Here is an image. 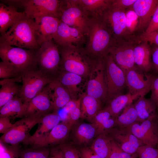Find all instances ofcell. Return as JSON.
<instances>
[{"label": "cell", "instance_id": "4fadbf2b", "mask_svg": "<svg viewBox=\"0 0 158 158\" xmlns=\"http://www.w3.org/2000/svg\"><path fill=\"white\" fill-rule=\"evenodd\" d=\"M61 1L22 0L21 7L24 8V11L27 16L32 19L44 16L58 18Z\"/></svg>", "mask_w": 158, "mask_h": 158}, {"label": "cell", "instance_id": "e0dca14e", "mask_svg": "<svg viewBox=\"0 0 158 158\" xmlns=\"http://www.w3.org/2000/svg\"><path fill=\"white\" fill-rule=\"evenodd\" d=\"M86 37L78 29L71 27L60 20L53 40L58 46L73 45L84 47Z\"/></svg>", "mask_w": 158, "mask_h": 158}, {"label": "cell", "instance_id": "277c9868", "mask_svg": "<svg viewBox=\"0 0 158 158\" xmlns=\"http://www.w3.org/2000/svg\"><path fill=\"white\" fill-rule=\"evenodd\" d=\"M0 57L20 76L38 69L35 51L0 44Z\"/></svg>", "mask_w": 158, "mask_h": 158}, {"label": "cell", "instance_id": "cb8c5ba5", "mask_svg": "<svg viewBox=\"0 0 158 158\" xmlns=\"http://www.w3.org/2000/svg\"><path fill=\"white\" fill-rule=\"evenodd\" d=\"M53 111L57 112L71 100L66 89L56 78L48 84Z\"/></svg>", "mask_w": 158, "mask_h": 158}, {"label": "cell", "instance_id": "f35d334b", "mask_svg": "<svg viewBox=\"0 0 158 158\" xmlns=\"http://www.w3.org/2000/svg\"><path fill=\"white\" fill-rule=\"evenodd\" d=\"M136 153L139 158H158V150L152 146L144 145L140 147Z\"/></svg>", "mask_w": 158, "mask_h": 158}, {"label": "cell", "instance_id": "7c38bea8", "mask_svg": "<svg viewBox=\"0 0 158 158\" xmlns=\"http://www.w3.org/2000/svg\"><path fill=\"white\" fill-rule=\"evenodd\" d=\"M85 93L102 103H106L107 88L103 59L98 62L92 71L87 82Z\"/></svg>", "mask_w": 158, "mask_h": 158}, {"label": "cell", "instance_id": "7bdbcfd3", "mask_svg": "<svg viewBox=\"0 0 158 158\" xmlns=\"http://www.w3.org/2000/svg\"><path fill=\"white\" fill-rule=\"evenodd\" d=\"M20 76L11 67L3 61L0 62V78L4 79Z\"/></svg>", "mask_w": 158, "mask_h": 158}, {"label": "cell", "instance_id": "d4e9b609", "mask_svg": "<svg viewBox=\"0 0 158 158\" xmlns=\"http://www.w3.org/2000/svg\"><path fill=\"white\" fill-rule=\"evenodd\" d=\"M133 56L135 64L140 70L147 73L153 69L151 48L147 42H137L134 48Z\"/></svg>", "mask_w": 158, "mask_h": 158}, {"label": "cell", "instance_id": "74e56055", "mask_svg": "<svg viewBox=\"0 0 158 158\" xmlns=\"http://www.w3.org/2000/svg\"><path fill=\"white\" fill-rule=\"evenodd\" d=\"M0 158H19V148L18 146L6 145L1 142Z\"/></svg>", "mask_w": 158, "mask_h": 158}, {"label": "cell", "instance_id": "3957f363", "mask_svg": "<svg viewBox=\"0 0 158 158\" xmlns=\"http://www.w3.org/2000/svg\"><path fill=\"white\" fill-rule=\"evenodd\" d=\"M35 22L25 15L0 37V44L15 46L36 51L40 46L37 42Z\"/></svg>", "mask_w": 158, "mask_h": 158}, {"label": "cell", "instance_id": "f5cc1de1", "mask_svg": "<svg viewBox=\"0 0 158 158\" xmlns=\"http://www.w3.org/2000/svg\"><path fill=\"white\" fill-rule=\"evenodd\" d=\"M48 158H65L63 153L59 145L51 148Z\"/></svg>", "mask_w": 158, "mask_h": 158}, {"label": "cell", "instance_id": "52a82bcc", "mask_svg": "<svg viewBox=\"0 0 158 158\" xmlns=\"http://www.w3.org/2000/svg\"><path fill=\"white\" fill-rule=\"evenodd\" d=\"M103 63L107 88V104L116 97L123 94L126 86V74L109 54L103 59Z\"/></svg>", "mask_w": 158, "mask_h": 158}, {"label": "cell", "instance_id": "5bb4252c", "mask_svg": "<svg viewBox=\"0 0 158 158\" xmlns=\"http://www.w3.org/2000/svg\"><path fill=\"white\" fill-rule=\"evenodd\" d=\"M156 118L157 116L141 122H135L129 127L132 133L145 145L155 148L158 143V124Z\"/></svg>", "mask_w": 158, "mask_h": 158}, {"label": "cell", "instance_id": "8fae6325", "mask_svg": "<svg viewBox=\"0 0 158 158\" xmlns=\"http://www.w3.org/2000/svg\"><path fill=\"white\" fill-rule=\"evenodd\" d=\"M126 11L116 8L110 4L101 15L111 32L113 40L132 39L129 37L127 32Z\"/></svg>", "mask_w": 158, "mask_h": 158}, {"label": "cell", "instance_id": "f546056e", "mask_svg": "<svg viewBox=\"0 0 158 158\" xmlns=\"http://www.w3.org/2000/svg\"><path fill=\"white\" fill-rule=\"evenodd\" d=\"M103 103L84 93L81 97L80 118L90 121L103 108Z\"/></svg>", "mask_w": 158, "mask_h": 158}, {"label": "cell", "instance_id": "4dcf8cb0", "mask_svg": "<svg viewBox=\"0 0 158 158\" xmlns=\"http://www.w3.org/2000/svg\"><path fill=\"white\" fill-rule=\"evenodd\" d=\"M25 109L21 99L16 95L0 108V117L23 118Z\"/></svg>", "mask_w": 158, "mask_h": 158}, {"label": "cell", "instance_id": "ffe728a7", "mask_svg": "<svg viewBox=\"0 0 158 158\" xmlns=\"http://www.w3.org/2000/svg\"><path fill=\"white\" fill-rule=\"evenodd\" d=\"M72 128L64 121L60 123L47 135L32 144L31 148H49L54 145L63 143Z\"/></svg>", "mask_w": 158, "mask_h": 158}, {"label": "cell", "instance_id": "b9f144b4", "mask_svg": "<svg viewBox=\"0 0 158 158\" xmlns=\"http://www.w3.org/2000/svg\"><path fill=\"white\" fill-rule=\"evenodd\" d=\"M112 117H113L109 111L104 107L100 110L90 121L97 128Z\"/></svg>", "mask_w": 158, "mask_h": 158}, {"label": "cell", "instance_id": "7402d4cb", "mask_svg": "<svg viewBox=\"0 0 158 158\" xmlns=\"http://www.w3.org/2000/svg\"><path fill=\"white\" fill-rule=\"evenodd\" d=\"M61 119V117L57 112L54 111L42 116L36 131L32 135H30L23 143L31 145L41 139L59 123Z\"/></svg>", "mask_w": 158, "mask_h": 158}, {"label": "cell", "instance_id": "1f68e13d", "mask_svg": "<svg viewBox=\"0 0 158 158\" xmlns=\"http://www.w3.org/2000/svg\"><path fill=\"white\" fill-rule=\"evenodd\" d=\"M90 18L101 16L110 5L111 0H75Z\"/></svg>", "mask_w": 158, "mask_h": 158}, {"label": "cell", "instance_id": "8992f818", "mask_svg": "<svg viewBox=\"0 0 158 158\" xmlns=\"http://www.w3.org/2000/svg\"><path fill=\"white\" fill-rule=\"evenodd\" d=\"M54 78L39 69L27 71L22 75V85L17 95L21 99L26 107L30 100Z\"/></svg>", "mask_w": 158, "mask_h": 158}, {"label": "cell", "instance_id": "ab89813d", "mask_svg": "<svg viewBox=\"0 0 158 158\" xmlns=\"http://www.w3.org/2000/svg\"><path fill=\"white\" fill-rule=\"evenodd\" d=\"M136 153L130 154L122 150L115 142L113 139L111 145V151L109 158H138Z\"/></svg>", "mask_w": 158, "mask_h": 158}, {"label": "cell", "instance_id": "9c48e42d", "mask_svg": "<svg viewBox=\"0 0 158 158\" xmlns=\"http://www.w3.org/2000/svg\"><path fill=\"white\" fill-rule=\"evenodd\" d=\"M137 42L134 39L113 40L109 54L115 63L125 74L136 67L134 59V48Z\"/></svg>", "mask_w": 158, "mask_h": 158}, {"label": "cell", "instance_id": "83f0119b", "mask_svg": "<svg viewBox=\"0 0 158 158\" xmlns=\"http://www.w3.org/2000/svg\"><path fill=\"white\" fill-rule=\"evenodd\" d=\"M147 93L146 92H142L132 95L128 92L121 95L107 103L104 107L109 111L112 116L116 118L127 105L133 102L134 100L140 97L145 96Z\"/></svg>", "mask_w": 158, "mask_h": 158}, {"label": "cell", "instance_id": "2e32d148", "mask_svg": "<svg viewBox=\"0 0 158 158\" xmlns=\"http://www.w3.org/2000/svg\"><path fill=\"white\" fill-rule=\"evenodd\" d=\"M126 86L132 95L142 92L148 93L151 91L155 76L144 72L138 67L131 69L126 73Z\"/></svg>", "mask_w": 158, "mask_h": 158}, {"label": "cell", "instance_id": "5b68a950", "mask_svg": "<svg viewBox=\"0 0 158 158\" xmlns=\"http://www.w3.org/2000/svg\"><path fill=\"white\" fill-rule=\"evenodd\" d=\"M58 18L69 26L78 29L86 37L90 18L75 0L61 1Z\"/></svg>", "mask_w": 158, "mask_h": 158}, {"label": "cell", "instance_id": "ee69618b", "mask_svg": "<svg viewBox=\"0 0 158 158\" xmlns=\"http://www.w3.org/2000/svg\"><path fill=\"white\" fill-rule=\"evenodd\" d=\"M80 103L70 113L67 114L66 118L64 121L71 127L76 123L79 118H80Z\"/></svg>", "mask_w": 158, "mask_h": 158}, {"label": "cell", "instance_id": "bcb514c9", "mask_svg": "<svg viewBox=\"0 0 158 158\" xmlns=\"http://www.w3.org/2000/svg\"><path fill=\"white\" fill-rule=\"evenodd\" d=\"M136 0H111L110 5L117 9L126 11L131 8Z\"/></svg>", "mask_w": 158, "mask_h": 158}, {"label": "cell", "instance_id": "11a10c76", "mask_svg": "<svg viewBox=\"0 0 158 158\" xmlns=\"http://www.w3.org/2000/svg\"><path fill=\"white\" fill-rule=\"evenodd\" d=\"M157 122L158 124V113H157Z\"/></svg>", "mask_w": 158, "mask_h": 158}, {"label": "cell", "instance_id": "f1b7e54d", "mask_svg": "<svg viewBox=\"0 0 158 158\" xmlns=\"http://www.w3.org/2000/svg\"><path fill=\"white\" fill-rule=\"evenodd\" d=\"M133 104L138 115V122L143 121L157 115V107L150 98L141 96Z\"/></svg>", "mask_w": 158, "mask_h": 158}, {"label": "cell", "instance_id": "4316f807", "mask_svg": "<svg viewBox=\"0 0 158 158\" xmlns=\"http://www.w3.org/2000/svg\"><path fill=\"white\" fill-rule=\"evenodd\" d=\"M75 126L72 132V138L78 146L86 145L98 135L97 127L93 123H82Z\"/></svg>", "mask_w": 158, "mask_h": 158}, {"label": "cell", "instance_id": "9f6ffc18", "mask_svg": "<svg viewBox=\"0 0 158 158\" xmlns=\"http://www.w3.org/2000/svg\"><path fill=\"white\" fill-rule=\"evenodd\" d=\"M157 149L158 150V144H157Z\"/></svg>", "mask_w": 158, "mask_h": 158}, {"label": "cell", "instance_id": "f907efd6", "mask_svg": "<svg viewBox=\"0 0 158 158\" xmlns=\"http://www.w3.org/2000/svg\"><path fill=\"white\" fill-rule=\"evenodd\" d=\"M79 150L82 158H101L90 147H83Z\"/></svg>", "mask_w": 158, "mask_h": 158}, {"label": "cell", "instance_id": "7a4b0ae2", "mask_svg": "<svg viewBox=\"0 0 158 158\" xmlns=\"http://www.w3.org/2000/svg\"><path fill=\"white\" fill-rule=\"evenodd\" d=\"M58 47L61 56L59 71L72 73L88 80L99 61H96L91 58L84 47L71 45Z\"/></svg>", "mask_w": 158, "mask_h": 158}, {"label": "cell", "instance_id": "836d02e7", "mask_svg": "<svg viewBox=\"0 0 158 158\" xmlns=\"http://www.w3.org/2000/svg\"><path fill=\"white\" fill-rule=\"evenodd\" d=\"M138 115L133 102L127 105L116 118V126L130 127L138 122Z\"/></svg>", "mask_w": 158, "mask_h": 158}, {"label": "cell", "instance_id": "44dd1931", "mask_svg": "<svg viewBox=\"0 0 158 158\" xmlns=\"http://www.w3.org/2000/svg\"><path fill=\"white\" fill-rule=\"evenodd\" d=\"M158 6V0H136L132 8L138 18L137 31H145Z\"/></svg>", "mask_w": 158, "mask_h": 158}, {"label": "cell", "instance_id": "db71d44e", "mask_svg": "<svg viewBox=\"0 0 158 158\" xmlns=\"http://www.w3.org/2000/svg\"><path fill=\"white\" fill-rule=\"evenodd\" d=\"M80 100L81 97L77 100L71 99L63 107L65 111L67 114L70 113L80 103Z\"/></svg>", "mask_w": 158, "mask_h": 158}, {"label": "cell", "instance_id": "c3c4849f", "mask_svg": "<svg viewBox=\"0 0 158 158\" xmlns=\"http://www.w3.org/2000/svg\"><path fill=\"white\" fill-rule=\"evenodd\" d=\"M151 91L150 98L155 104L158 109V75L155 77L153 80Z\"/></svg>", "mask_w": 158, "mask_h": 158}, {"label": "cell", "instance_id": "484cf974", "mask_svg": "<svg viewBox=\"0 0 158 158\" xmlns=\"http://www.w3.org/2000/svg\"><path fill=\"white\" fill-rule=\"evenodd\" d=\"M25 15L24 11H18L16 7L0 3V32L1 35L5 34L9 28Z\"/></svg>", "mask_w": 158, "mask_h": 158}, {"label": "cell", "instance_id": "30bf717a", "mask_svg": "<svg viewBox=\"0 0 158 158\" xmlns=\"http://www.w3.org/2000/svg\"><path fill=\"white\" fill-rule=\"evenodd\" d=\"M42 117H23L17 121L11 128L1 137L0 142L14 146L23 143L30 135L31 130L40 123Z\"/></svg>", "mask_w": 158, "mask_h": 158}, {"label": "cell", "instance_id": "60d3db41", "mask_svg": "<svg viewBox=\"0 0 158 158\" xmlns=\"http://www.w3.org/2000/svg\"><path fill=\"white\" fill-rule=\"evenodd\" d=\"M59 146L65 158H82L79 150L75 147L63 143Z\"/></svg>", "mask_w": 158, "mask_h": 158}, {"label": "cell", "instance_id": "ba28073f", "mask_svg": "<svg viewBox=\"0 0 158 158\" xmlns=\"http://www.w3.org/2000/svg\"><path fill=\"white\" fill-rule=\"evenodd\" d=\"M36 55L38 69L55 78L59 71L61 56L53 40L43 43L36 51Z\"/></svg>", "mask_w": 158, "mask_h": 158}, {"label": "cell", "instance_id": "6da1fadb", "mask_svg": "<svg viewBox=\"0 0 158 158\" xmlns=\"http://www.w3.org/2000/svg\"><path fill=\"white\" fill-rule=\"evenodd\" d=\"M113 41L111 32L101 16L90 18L84 47L87 54L96 61L102 60L108 54Z\"/></svg>", "mask_w": 158, "mask_h": 158}, {"label": "cell", "instance_id": "d590c367", "mask_svg": "<svg viewBox=\"0 0 158 158\" xmlns=\"http://www.w3.org/2000/svg\"><path fill=\"white\" fill-rule=\"evenodd\" d=\"M126 20L127 33L130 38L134 39L136 36L134 33L138 30L139 19L132 7L126 11Z\"/></svg>", "mask_w": 158, "mask_h": 158}, {"label": "cell", "instance_id": "8d00e7d4", "mask_svg": "<svg viewBox=\"0 0 158 158\" xmlns=\"http://www.w3.org/2000/svg\"><path fill=\"white\" fill-rule=\"evenodd\" d=\"M51 148L49 147L39 149L28 148L20 151L19 158H48Z\"/></svg>", "mask_w": 158, "mask_h": 158}, {"label": "cell", "instance_id": "d6a6232c", "mask_svg": "<svg viewBox=\"0 0 158 158\" xmlns=\"http://www.w3.org/2000/svg\"><path fill=\"white\" fill-rule=\"evenodd\" d=\"M112 138L107 133L97 135L90 147L101 158H109Z\"/></svg>", "mask_w": 158, "mask_h": 158}, {"label": "cell", "instance_id": "e575fe53", "mask_svg": "<svg viewBox=\"0 0 158 158\" xmlns=\"http://www.w3.org/2000/svg\"><path fill=\"white\" fill-rule=\"evenodd\" d=\"M0 108L18 94L21 86L14 81H4L0 84Z\"/></svg>", "mask_w": 158, "mask_h": 158}, {"label": "cell", "instance_id": "681fc988", "mask_svg": "<svg viewBox=\"0 0 158 158\" xmlns=\"http://www.w3.org/2000/svg\"><path fill=\"white\" fill-rule=\"evenodd\" d=\"M10 119L7 117H0V133L4 134L8 131L13 126Z\"/></svg>", "mask_w": 158, "mask_h": 158}, {"label": "cell", "instance_id": "9a60e30c", "mask_svg": "<svg viewBox=\"0 0 158 158\" xmlns=\"http://www.w3.org/2000/svg\"><path fill=\"white\" fill-rule=\"evenodd\" d=\"M106 133L122 150L129 153H136L140 147L145 145L132 133L129 127L116 126Z\"/></svg>", "mask_w": 158, "mask_h": 158}, {"label": "cell", "instance_id": "d6986e66", "mask_svg": "<svg viewBox=\"0 0 158 158\" xmlns=\"http://www.w3.org/2000/svg\"><path fill=\"white\" fill-rule=\"evenodd\" d=\"M34 20L36 39L40 46L44 42L53 40L60 20L50 16L38 17Z\"/></svg>", "mask_w": 158, "mask_h": 158}, {"label": "cell", "instance_id": "f6af8a7d", "mask_svg": "<svg viewBox=\"0 0 158 158\" xmlns=\"http://www.w3.org/2000/svg\"><path fill=\"white\" fill-rule=\"evenodd\" d=\"M135 40L136 42L146 41L149 43L158 46V31L147 35L141 34L136 36Z\"/></svg>", "mask_w": 158, "mask_h": 158}, {"label": "cell", "instance_id": "7dc6e473", "mask_svg": "<svg viewBox=\"0 0 158 158\" xmlns=\"http://www.w3.org/2000/svg\"><path fill=\"white\" fill-rule=\"evenodd\" d=\"M158 31V6L155 11L151 20L145 31L142 33L147 35Z\"/></svg>", "mask_w": 158, "mask_h": 158}, {"label": "cell", "instance_id": "816d5d0a", "mask_svg": "<svg viewBox=\"0 0 158 158\" xmlns=\"http://www.w3.org/2000/svg\"><path fill=\"white\" fill-rule=\"evenodd\" d=\"M151 47L152 60L153 69L158 73V46Z\"/></svg>", "mask_w": 158, "mask_h": 158}, {"label": "cell", "instance_id": "ac0fdd59", "mask_svg": "<svg viewBox=\"0 0 158 158\" xmlns=\"http://www.w3.org/2000/svg\"><path fill=\"white\" fill-rule=\"evenodd\" d=\"M52 111L49 90L47 85L26 106L23 117H40Z\"/></svg>", "mask_w": 158, "mask_h": 158}, {"label": "cell", "instance_id": "603a6c76", "mask_svg": "<svg viewBox=\"0 0 158 158\" xmlns=\"http://www.w3.org/2000/svg\"><path fill=\"white\" fill-rule=\"evenodd\" d=\"M56 78L69 92L71 99L77 100L84 93L80 88L84 80L80 75L67 71H59Z\"/></svg>", "mask_w": 158, "mask_h": 158}]
</instances>
